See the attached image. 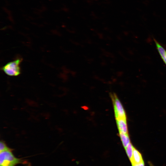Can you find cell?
<instances>
[{"label": "cell", "mask_w": 166, "mask_h": 166, "mask_svg": "<svg viewBox=\"0 0 166 166\" xmlns=\"http://www.w3.org/2000/svg\"><path fill=\"white\" fill-rule=\"evenodd\" d=\"M19 164H30L26 161L15 157L11 151L0 152V166H15Z\"/></svg>", "instance_id": "cell-1"}, {"label": "cell", "mask_w": 166, "mask_h": 166, "mask_svg": "<svg viewBox=\"0 0 166 166\" xmlns=\"http://www.w3.org/2000/svg\"><path fill=\"white\" fill-rule=\"evenodd\" d=\"M22 59H18L10 62L4 66L2 69L7 75L11 76H16L20 73V64Z\"/></svg>", "instance_id": "cell-2"}, {"label": "cell", "mask_w": 166, "mask_h": 166, "mask_svg": "<svg viewBox=\"0 0 166 166\" xmlns=\"http://www.w3.org/2000/svg\"><path fill=\"white\" fill-rule=\"evenodd\" d=\"M116 119L120 118H126L124 110L119 100L115 93L111 94Z\"/></svg>", "instance_id": "cell-3"}, {"label": "cell", "mask_w": 166, "mask_h": 166, "mask_svg": "<svg viewBox=\"0 0 166 166\" xmlns=\"http://www.w3.org/2000/svg\"><path fill=\"white\" fill-rule=\"evenodd\" d=\"M116 122L119 132L128 134V128L126 118L116 119Z\"/></svg>", "instance_id": "cell-4"}, {"label": "cell", "mask_w": 166, "mask_h": 166, "mask_svg": "<svg viewBox=\"0 0 166 166\" xmlns=\"http://www.w3.org/2000/svg\"><path fill=\"white\" fill-rule=\"evenodd\" d=\"M144 161L141 153L134 147L132 160L130 162L131 164H139Z\"/></svg>", "instance_id": "cell-5"}, {"label": "cell", "mask_w": 166, "mask_h": 166, "mask_svg": "<svg viewBox=\"0 0 166 166\" xmlns=\"http://www.w3.org/2000/svg\"><path fill=\"white\" fill-rule=\"evenodd\" d=\"M156 47L158 52L164 61L166 65V50L155 39H154Z\"/></svg>", "instance_id": "cell-6"}, {"label": "cell", "mask_w": 166, "mask_h": 166, "mask_svg": "<svg viewBox=\"0 0 166 166\" xmlns=\"http://www.w3.org/2000/svg\"><path fill=\"white\" fill-rule=\"evenodd\" d=\"M119 135L124 148H125L130 143V140L128 134L119 132Z\"/></svg>", "instance_id": "cell-7"}, {"label": "cell", "mask_w": 166, "mask_h": 166, "mask_svg": "<svg viewBox=\"0 0 166 166\" xmlns=\"http://www.w3.org/2000/svg\"><path fill=\"white\" fill-rule=\"evenodd\" d=\"M134 147L130 143L125 148L127 155L131 162L132 160Z\"/></svg>", "instance_id": "cell-8"}, {"label": "cell", "mask_w": 166, "mask_h": 166, "mask_svg": "<svg viewBox=\"0 0 166 166\" xmlns=\"http://www.w3.org/2000/svg\"><path fill=\"white\" fill-rule=\"evenodd\" d=\"M13 149L8 147L6 143L3 141L0 142V152L6 151H11Z\"/></svg>", "instance_id": "cell-9"}, {"label": "cell", "mask_w": 166, "mask_h": 166, "mask_svg": "<svg viewBox=\"0 0 166 166\" xmlns=\"http://www.w3.org/2000/svg\"><path fill=\"white\" fill-rule=\"evenodd\" d=\"M132 166H145V163L144 161L139 164H131Z\"/></svg>", "instance_id": "cell-10"}, {"label": "cell", "mask_w": 166, "mask_h": 166, "mask_svg": "<svg viewBox=\"0 0 166 166\" xmlns=\"http://www.w3.org/2000/svg\"><path fill=\"white\" fill-rule=\"evenodd\" d=\"M148 163L149 165V166H154L153 164H152V163L150 161H148Z\"/></svg>", "instance_id": "cell-11"}]
</instances>
